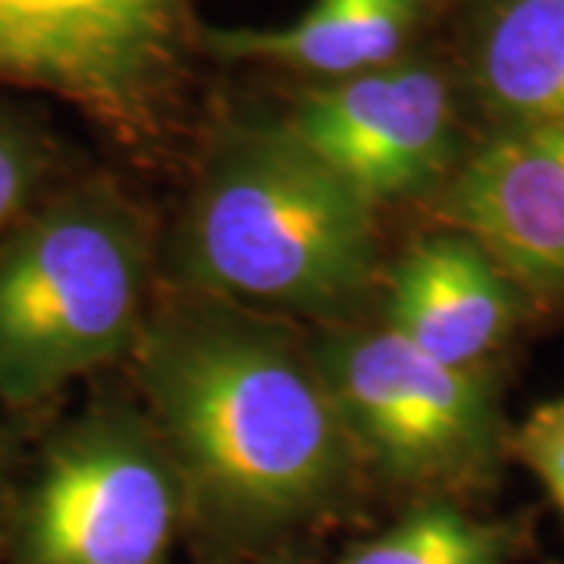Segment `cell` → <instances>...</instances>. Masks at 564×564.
I'll return each instance as SVG.
<instances>
[{
  "label": "cell",
  "instance_id": "6da1fadb",
  "mask_svg": "<svg viewBox=\"0 0 564 564\" xmlns=\"http://www.w3.org/2000/svg\"><path fill=\"white\" fill-rule=\"evenodd\" d=\"M144 414L223 543H270L351 496L361 458L314 348L280 317L192 295L148 314L132 348Z\"/></svg>",
  "mask_w": 564,
  "mask_h": 564
},
{
  "label": "cell",
  "instance_id": "7a4b0ae2",
  "mask_svg": "<svg viewBox=\"0 0 564 564\" xmlns=\"http://www.w3.org/2000/svg\"><path fill=\"white\" fill-rule=\"evenodd\" d=\"M176 267L188 295L345 323L380 273L377 207L285 122H229L204 151Z\"/></svg>",
  "mask_w": 564,
  "mask_h": 564
},
{
  "label": "cell",
  "instance_id": "3957f363",
  "mask_svg": "<svg viewBox=\"0 0 564 564\" xmlns=\"http://www.w3.org/2000/svg\"><path fill=\"white\" fill-rule=\"evenodd\" d=\"M151 232L91 182L29 210L0 242V402L29 408L132 355L148 323Z\"/></svg>",
  "mask_w": 564,
  "mask_h": 564
},
{
  "label": "cell",
  "instance_id": "277c9868",
  "mask_svg": "<svg viewBox=\"0 0 564 564\" xmlns=\"http://www.w3.org/2000/svg\"><path fill=\"white\" fill-rule=\"evenodd\" d=\"M361 464L440 499L484 492L511 458L502 370L436 361L389 326H339L311 343Z\"/></svg>",
  "mask_w": 564,
  "mask_h": 564
},
{
  "label": "cell",
  "instance_id": "5b68a950",
  "mask_svg": "<svg viewBox=\"0 0 564 564\" xmlns=\"http://www.w3.org/2000/svg\"><path fill=\"white\" fill-rule=\"evenodd\" d=\"M185 514L148 414L101 404L44 445L17 502L10 564H170Z\"/></svg>",
  "mask_w": 564,
  "mask_h": 564
},
{
  "label": "cell",
  "instance_id": "8992f818",
  "mask_svg": "<svg viewBox=\"0 0 564 564\" xmlns=\"http://www.w3.org/2000/svg\"><path fill=\"white\" fill-rule=\"evenodd\" d=\"M282 122L373 207L433 202L480 135L445 47H421L348 79L311 82Z\"/></svg>",
  "mask_w": 564,
  "mask_h": 564
},
{
  "label": "cell",
  "instance_id": "52a82bcc",
  "mask_svg": "<svg viewBox=\"0 0 564 564\" xmlns=\"http://www.w3.org/2000/svg\"><path fill=\"white\" fill-rule=\"evenodd\" d=\"M192 0H0V82L51 91L122 139L158 129Z\"/></svg>",
  "mask_w": 564,
  "mask_h": 564
},
{
  "label": "cell",
  "instance_id": "ba28073f",
  "mask_svg": "<svg viewBox=\"0 0 564 564\" xmlns=\"http://www.w3.org/2000/svg\"><path fill=\"white\" fill-rule=\"evenodd\" d=\"M433 210L502 263L536 321L564 314V122L480 132Z\"/></svg>",
  "mask_w": 564,
  "mask_h": 564
},
{
  "label": "cell",
  "instance_id": "9c48e42d",
  "mask_svg": "<svg viewBox=\"0 0 564 564\" xmlns=\"http://www.w3.org/2000/svg\"><path fill=\"white\" fill-rule=\"evenodd\" d=\"M533 321L502 263L452 226L411 245L386 289V326L452 367L499 370L505 351Z\"/></svg>",
  "mask_w": 564,
  "mask_h": 564
},
{
  "label": "cell",
  "instance_id": "30bf717a",
  "mask_svg": "<svg viewBox=\"0 0 564 564\" xmlns=\"http://www.w3.org/2000/svg\"><path fill=\"white\" fill-rule=\"evenodd\" d=\"M445 29L480 132L564 122V0H448Z\"/></svg>",
  "mask_w": 564,
  "mask_h": 564
},
{
  "label": "cell",
  "instance_id": "8fae6325",
  "mask_svg": "<svg viewBox=\"0 0 564 564\" xmlns=\"http://www.w3.org/2000/svg\"><path fill=\"white\" fill-rule=\"evenodd\" d=\"M448 0H314L282 25L202 29V47L226 63H270L314 82L370 73L421 51L445 25Z\"/></svg>",
  "mask_w": 564,
  "mask_h": 564
},
{
  "label": "cell",
  "instance_id": "7c38bea8",
  "mask_svg": "<svg viewBox=\"0 0 564 564\" xmlns=\"http://www.w3.org/2000/svg\"><path fill=\"white\" fill-rule=\"evenodd\" d=\"M524 540L521 521L480 518L455 499L430 496L383 533L351 545L339 564H514Z\"/></svg>",
  "mask_w": 564,
  "mask_h": 564
},
{
  "label": "cell",
  "instance_id": "4fadbf2b",
  "mask_svg": "<svg viewBox=\"0 0 564 564\" xmlns=\"http://www.w3.org/2000/svg\"><path fill=\"white\" fill-rule=\"evenodd\" d=\"M47 173V148L29 122L0 104V232L29 214Z\"/></svg>",
  "mask_w": 564,
  "mask_h": 564
},
{
  "label": "cell",
  "instance_id": "5bb4252c",
  "mask_svg": "<svg viewBox=\"0 0 564 564\" xmlns=\"http://www.w3.org/2000/svg\"><path fill=\"white\" fill-rule=\"evenodd\" d=\"M508 452L540 480L564 521V399L536 404L524 421L511 426Z\"/></svg>",
  "mask_w": 564,
  "mask_h": 564
},
{
  "label": "cell",
  "instance_id": "9a60e30c",
  "mask_svg": "<svg viewBox=\"0 0 564 564\" xmlns=\"http://www.w3.org/2000/svg\"><path fill=\"white\" fill-rule=\"evenodd\" d=\"M10 464H13V445L0 440V505L7 496V480H10Z\"/></svg>",
  "mask_w": 564,
  "mask_h": 564
},
{
  "label": "cell",
  "instance_id": "2e32d148",
  "mask_svg": "<svg viewBox=\"0 0 564 564\" xmlns=\"http://www.w3.org/2000/svg\"><path fill=\"white\" fill-rule=\"evenodd\" d=\"M285 564H289V562H285Z\"/></svg>",
  "mask_w": 564,
  "mask_h": 564
}]
</instances>
